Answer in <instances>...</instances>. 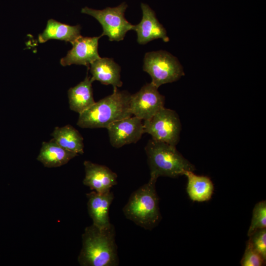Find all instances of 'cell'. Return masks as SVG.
Wrapping results in <instances>:
<instances>
[{"instance_id": "obj_1", "label": "cell", "mask_w": 266, "mask_h": 266, "mask_svg": "<svg viewBox=\"0 0 266 266\" xmlns=\"http://www.w3.org/2000/svg\"><path fill=\"white\" fill-rule=\"evenodd\" d=\"M82 246L78 257L82 266H116L119 264L115 230L112 224L100 228L87 227L82 235Z\"/></svg>"}, {"instance_id": "obj_2", "label": "cell", "mask_w": 266, "mask_h": 266, "mask_svg": "<svg viewBox=\"0 0 266 266\" xmlns=\"http://www.w3.org/2000/svg\"><path fill=\"white\" fill-rule=\"evenodd\" d=\"M131 95L114 88L104 97L79 114L77 125L85 129L106 128L112 123L132 116L130 110Z\"/></svg>"}, {"instance_id": "obj_3", "label": "cell", "mask_w": 266, "mask_h": 266, "mask_svg": "<svg viewBox=\"0 0 266 266\" xmlns=\"http://www.w3.org/2000/svg\"><path fill=\"white\" fill-rule=\"evenodd\" d=\"M145 151L150 171V178L160 176L171 178L183 175L187 171H194V165L185 158L176 146L150 139Z\"/></svg>"}, {"instance_id": "obj_4", "label": "cell", "mask_w": 266, "mask_h": 266, "mask_svg": "<svg viewBox=\"0 0 266 266\" xmlns=\"http://www.w3.org/2000/svg\"><path fill=\"white\" fill-rule=\"evenodd\" d=\"M156 181L150 178L147 183L132 194L123 209L127 218L144 229H153L162 218L155 187Z\"/></svg>"}, {"instance_id": "obj_5", "label": "cell", "mask_w": 266, "mask_h": 266, "mask_svg": "<svg viewBox=\"0 0 266 266\" xmlns=\"http://www.w3.org/2000/svg\"><path fill=\"white\" fill-rule=\"evenodd\" d=\"M143 70L151 77V83L158 88L178 80L185 75L177 58L164 50L147 52L143 60Z\"/></svg>"}, {"instance_id": "obj_6", "label": "cell", "mask_w": 266, "mask_h": 266, "mask_svg": "<svg viewBox=\"0 0 266 266\" xmlns=\"http://www.w3.org/2000/svg\"><path fill=\"white\" fill-rule=\"evenodd\" d=\"M127 7V3L123 2L116 7H107L102 10L86 6L81 12L92 16L99 22L103 29L101 36L107 35L110 41H120L123 40L128 31L132 30L133 26L125 17Z\"/></svg>"}, {"instance_id": "obj_7", "label": "cell", "mask_w": 266, "mask_h": 266, "mask_svg": "<svg viewBox=\"0 0 266 266\" xmlns=\"http://www.w3.org/2000/svg\"><path fill=\"white\" fill-rule=\"evenodd\" d=\"M143 123L144 133L152 139L175 146L179 142L182 126L175 111L164 107Z\"/></svg>"}, {"instance_id": "obj_8", "label": "cell", "mask_w": 266, "mask_h": 266, "mask_svg": "<svg viewBox=\"0 0 266 266\" xmlns=\"http://www.w3.org/2000/svg\"><path fill=\"white\" fill-rule=\"evenodd\" d=\"M158 89L150 82L131 95L130 110L132 115L143 121L147 120L165 107V97Z\"/></svg>"}, {"instance_id": "obj_9", "label": "cell", "mask_w": 266, "mask_h": 266, "mask_svg": "<svg viewBox=\"0 0 266 266\" xmlns=\"http://www.w3.org/2000/svg\"><path fill=\"white\" fill-rule=\"evenodd\" d=\"M107 129L110 143L116 148L137 142L144 133L142 120L133 115L112 123Z\"/></svg>"}, {"instance_id": "obj_10", "label": "cell", "mask_w": 266, "mask_h": 266, "mask_svg": "<svg viewBox=\"0 0 266 266\" xmlns=\"http://www.w3.org/2000/svg\"><path fill=\"white\" fill-rule=\"evenodd\" d=\"M101 36L84 37L81 35L71 44L72 48L62 58L60 64L65 66L72 64L83 65L89 68L90 64L100 57L98 52L99 40Z\"/></svg>"}, {"instance_id": "obj_11", "label": "cell", "mask_w": 266, "mask_h": 266, "mask_svg": "<svg viewBox=\"0 0 266 266\" xmlns=\"http://www.w3.org/2000/svg\"><path fill=\"white\" fill-rule=\"evenodd\" d=\"M142 18L139 23L133 25L132 30L137 33V41L145 44L156 39H162L164 42L169 40L166 30L157 19L153 10L147 4L141 3Z\"/></svg>"}, {"instance_id": "obj_12", "label": "cell", "mask_w": 266, "mask_h": 266, "mask_svg": "<svg viewBox=\"0 0 266 266\" xmlns=\"http://www.w3.org/2000/svg\"><path fill=\"white\" fill-rule=\"evenodd\" d=\"M84 166L85 174L83 183L91 190L102 193L110 191L117 184V175L108 167L89 161H85Z\"/></svg>"}, {"instance_id": "obj_13", "label": "cell", "mask_w": 266, "mask_h": 266, "mask_svg": "<svg viewBox=\"0 0 266 266\" xmlns=\"http://www.w3.org/2000/svg\"><path fill=\"white\" fill-rule=\"evenodd\" d=\"M86 196L88 213L93 225L100 228L109 227L111 224L109 210L114 199L113 193L110 191L102 193L92 191L86 194Z\"/></svg>"}, {"instance_id": "obj_14", "label": "cell", "mask_w": 266, "mask_h": 266, "mask_svg": "<svg viewBox=\"0 0 266 266\" xmlns=\"http://www.w3.org/2000/svg\"><path fill=\"white\" fill-rule=\"evenodd\" d=\"M88 69L93 82L97 80L105 85H111L114 88L123 85L121 67L112 58L100 57L90 64Z\"/></svg>"}, {"instance_id": "obj_15", "label": "cell", "mask_w": 266, "mask_h": 266, "mask_svg": "<svg viewBox=\"0 0 266 266\" xmlns=\"http://www.w3.org/2000/svg\"><path fill=\"white\" fill-rule=\"evenodd\" d=\"M78 155L60 146L53 138L42 142L37 160L46 167L62 166Z\"/></svg>"}, {"instance_id": "obj_16", "label": "cell", "mask_w": 266, "mask_h": 266, "mask_svg": "<svg viewBox=\"0 0 266 266\" xmlns=\"http://www.w3.org/2000/svg\"><path fill=\"white\" fill-rule=\"evenodd\" d=\"M92 83L91 76L87 75L83 81L68 89L67 95L70 110L80 114L95 103Z\"/></svg>"}, {"instance_id": "obj_17", "label": "cell", "mask_w": 266, "mask_h": 266, "mask_svg": "<svg viewBox=\"0 0 266 266\" xmlns=\"http://www.w3.org/2000/svg\"><path fill=\"white\" fill-rule=\"evenodd\" d=\"M80 25L70 26L63 24L54 19H49L43 32L39 34V43H44L49 39H59L72 42L81 35Z\"/></svg>"}, {"instance_id": "obj_18", "label": "cell", "mask_w": 266, "mask_h": 266, "mask_svg": "<svg viewBox=\"0 0 266 266\" xmlns=\"http://www.w3.org/2000/svg\"><path fill=\"white\" fill-rule=\"evenodd\" d=\"M184 175L187 177V192L191 200L202 202L211 198L214 185L208 177L196 175L193 171H187Z\"/></svg>"}, {"instance_id": "obj_19", "label": "cell", "mask_w": 266, "mask_h": 266, "mask_svg": "<svg viewBox=\"0 0 266 266\" xmlns=\"http://www.w3.org/2000/svg\"><path fill=\"white\" fill-rule=\"evenodd\" d=\"M51 135L64 149L78 155L83 154V138L80 133L70 125L55 127Z\"/></svg>"}, {"instance_id": "obj_20", "label": "cell", "mask_w": 266, "mask_h": 266, "mask_svg": "<svg viewBox=\"0 0 266 266\" xmlns=\"http://www.w3.org/2000/svg\"><path fill=\"white\" fill-rule=\"evenodd\" d=\"M266 228V202L263 200L257 203L253 210L251 223L248 231L250 236L259 230Z\"/></svg>"}, {"instance_id": "obj_21", "label": "cell", "mask_w": 266, "mask_h": 266, "mask_svg": "<svg viewBox=\"0 0 266 266\" xmlns=\"http://www.w3.org/2000/svg\"><path fill=\"white\" fill-rule=\"evenodd\" d=\"M266 260L252 245L248 240L241 261L242 266H261L264 265Z\"/></svg>"}, {"instance_id": "obj_22", "label": "cell", "mask_w": 266, "mask_h": 266, "mask_svg": "<svg viewBox=\"0 0 266 266\" xmlns=\"http://www.w3.org/2000/svg\"><path fill=\"white\" fill-rule=\"evenodd\" d=\"M249 241L254 248L266 260V229L259 230L250 236Z\"/></svg>"}]
</instances>
